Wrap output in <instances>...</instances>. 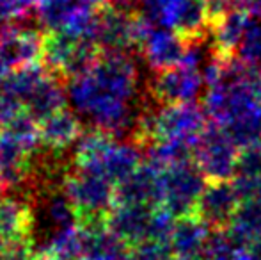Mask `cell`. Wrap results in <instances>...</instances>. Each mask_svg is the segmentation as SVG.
Listing matches in <instances>:
<instances>
[{"instance_id": "obj_1", "label": "cell", "mask_w": 261, "mask_h": 260, "mask_svg": "<svg viewBox=\"0 0 261 260\" xmlns=\"http://www.w3.org/2000/svg\"><path fill=\"white\" fill-rule=\"evenodd\" d=\"M139 69L128 52H101L68 84L73 109L93 125L116 137L135 141L148 105H139Z\"/></svg>"}, {"instance_id": "obj_2", "label": "cell", "mask_w": 261, "mask_h": 260, "mask_svg": "<svg viewBox=\"0 0 261 260\" xmlns=\"http://www.w3.org/2000/svg\"><path fill=\"white\" fill-rule=\"evenodd\" d=\"M41 150L39 123L25 107L0 134V187L20 189L34 178Z\"/></svg>"}, {"instance_id": "obj_3", "label": "cell", "mask_w": 261, "mask_h": 260, "mask_svg": "<svg viewBox=\"0 0 261 260\" xmlns=\"http://www.w3.org/2000/svg\"><path fill=\"white\" fill-rule=\"evenodd\" d=\"M61 185L82 221L105 219L116 207V184L96 171L73 166L64 171Z\"/></svg>"}, {"instance_id": "obj_4", "label": "cell", "mask_w": 261, "mask_h": 260, "mask_svg": "<svg viewBox=\"0 0 261 260\" xmlns=\"http://www.w3.org/2000/svg\"><path fill=\"white\" fill-rule=\"evenodd\" d=\"M208 180L196 162H181L160 170V207L176 219L196 214L197 201Z\"/></svg>"}, {"instance_id": "obj_5", "label": "cell", "mask_w": 261, "mask_h": 260, "mask_svg": "<svg viewBox=\"0 0 261 260\" xmlns=\"http://www.w3.org/2000/svg\"><path fill=\"white\" fill-rule=\"evenodd\" d=\"M103 50L96 41L86 38H73L64 32L48 31L43 45L45 66L61 80H71L84 73Z\"/></svg>"}, {"instance_id": "obj_6", "label": "cell", "mask_w": 261, "mask_h": 260, "mask_svg": "<svg viewBox=\"0 0 261 260\" xmlns=\"http://www.w3.org/2000/svg\"><path fill=\"white\" fill-rule=\"evenodd\" d=\"M240 146L220 125L212 122L199 135L194 150V162L199 166L208 182L233 180L237 177Z\"/></svg>"}, {"instance_id": "obj_7", "label": "cell", "mask_w": 261, "mask_h": 260, "mask_svg": "<svg viewBox=\"0 0 261 260\" xmlns=\"http://www.w3.org/2000/svg\"><path fill=\"white\" fill-rule=\"evenodd\" d=\"M206 82L201 69L178 64L155 72L149 82V97L158 105L194 104L203 94Z\"/></svg>"}, {"instance_id": "obj_8", "label": "cell", "mask_w": 261, "mask_h": 260, "mask_svg": "<svg viewBox=\"0 0 261 260\" xmlns=\"http://www.w3.org/2000/svg\"><path fill=\"white\" fill-rule=\"evenodd\" d=\"M45 34L38 29L23 27L18 23H7L0 27V52L14 69L38 64L43 61Z\"/></svg>"}, {"instance_id": "obj_9", "label": "cell", "mask_w": 261, "mask_h": 260, "mask_svg": "<svg viewBox=\"0 0 261 260\" xmlns=\"http://www.w3.org/2000/svg\"><path fill=\"white\" fill-rule=\"evenodd\" d=\"M155 210L156 207L149 205L117 203L105 218V223L114 235L130 248H135L149 241Z\"/></svg>"}, {"instance_id": "obj_10", "label": "cell", "mask_w": 261, "mask_h": 260, "mask_svg": "<svg viewBox=\"0 0 261 260\" xmlns=\"http://www.w3.org/2000/svg\"><path fill=\"white\" fill-rule=\"evenodd\" d=\"M240 203V195L233 180H213L208 182L206 189L197 201L196 216L210 228H226Z\"/></svg>"}, {"instance_id": "obj_11", "label": "cell", "mask_w": 261, "mask_h": 260, "mask_svg": "<svg viewBox=\"0 0 261 260\" xmlns=\"http://www.w3.org/2000/svg\"><path fill=\"white\" fill-rule=\"evenodd\" d=\"M189 41L171 27L151 25L141 45V54L153 72L183 64Z\"/></svg>"}, {"instance_id": "obj_12", "label": "cell", "mask_w": 261, "mask_h": 260, "mask_svg": "<svg viewBox=\"0 0 261 260\" xmlns=\"http://www.w3.org/2000/svg\"><path fill=\"white\" fill-rule=\"evenodd\" d=\"M34 214L25 198L18 195L0 196V244L4 251L16 243L32 239Z\"/></svg>"}, {"instance_id": "obj_13", "label": "cell", "mask_w": 261, "mask_h": 260, "mask_svg": "<svg viewBox=\"0 0 261 260\" xmlns=\"http://www.w3.org/2000/svg\"><path fill=\"white\" fill-rule=\"evenodd\" d=\"M134 203L160 207V168L148 159L116 187V205Z\"/></svg>"}, {"instance_id": "obj_14", "label": "cell", "mask_w": 261, "mask_h": 260, "mask_svg": "<svg viewBox=\"0 0 261 260\" xmlns=\"http://www.w3.org/2000/svg\"><path fill=\"white\" fill-rule=\"evenodd\" d=\"M43 150L48 153L62 155L73 143L82 137V122L69 107H62L54 114L39 120Z\"/></svg>"}, {"instance_id": "obj_15", "label": "cell", "mask_w": 261, "mask_h": 260, "mask_svg": "<svg viewBox=\"0 0 261 260\" xmlns=\"http://www.w3.org/2000/svg\"><path fill=\"white\" fill-rule=\"evenodd\" d=\"M212 228L196 214L176 219L171 241V255L176 260H203Z\"/></svg>"}, {"instance_id": "obj_16", "label": "cell", "mask_w": 261, "mask_h": 260, "mask_svg": "<svg viewBox=\"0 0 261 260\" xmlns=\"http://www.w3.org/2000/svg\"><path fill=\"white\" fill-rule=\"evenodd\" d=\"M251 14L240 7H233L222 14L220 18L213 20L212 23V41L220 56H234L240 46L244 34L247 31Z\"/></svg>"}, {"instance_id": "obj_17", "label": "cell", "mask_w": 261, "mask_h": 260, "mask_svg": "<svg viewBox=\"0 0 261 260\" xmlns=\"http://www.w3.org/2000/svg\"><path fill=\"white\" fill-rule=\"evenodd\" d=\"M86 228L84 223H76L68 228L54 230L43 243L39 255L50 260H84Z\"/></svg>"}, {"instance_id": "obj_18", "label": "cell", "mask_w": 261, "mask_h": 260, "mask_svg": "<svg viewBox=\"0 0 261 260\" xmlns=\"http://www.w3.org/2000/svg\"><path fill=\"white\" fill-rule=\"evenodd\" d=\"M229 134V137L240 148L251 146L261 141V105H252L231 116L224 125H220Z\"/></svg>"}, {"instance_id": "obj_19", "label": "cell", "mask_w": 261, "mask_h": 260, "mask_svg": "<svg viewBox=\"0 0 261 260\" xmlns=\"http://www.w3.org/2000/svg\"><path fill=\"white\" fill-rule=\"evenodd\" d=\"M43 219L52 228V232L54 230L68 228V226H73L82 221L79 210H76L73 201L64 193L62 185L54 189V191H48V195L45 196V201H43Z\"/></svg>"}, {"instance_id": "obj_20", "label": "cell", "mask_w": 261, "mask_h": 260, "mask_svg": "<svg viewBox=\"0 0 261 260\" xmlns=\"http://www.w3.org/2000/svg\"><path fill=\"white\" fill-rule=\"evenodd\" d=\"M227 228L238 237L244 244L261 237V201L245 200L234 212Z\"/></svg>"}, {"instance_id": "obj_21", "label": "cell", "mask_w": 261, "mask_h": 260, "mask_svg": "<svg viewBox=\"0 0 261 260\" xmlns=\"http://www.w3.org/2000/svg\"><path fill=\"white\" fill-rule=\"evenodd\" d=\"M237 56L245 63L261 68V16L258 14H251L247 31L238 46Z\"/></svg>"}, {"instance_id": "obj_22", "label": "cell", "mask_w": 261, "mask_h": 260, "mask_svg": "<svg viewBox=\"0 0 261 260\" xmlns=\"http://www.w3.org/2000/svg\"><path fill=\"white\" fill-rule=\"evenodd\" d=\"M43 0H0V25L16 23L36 11Z\"/></svg>"}, {"instance_id": "obj_23", "label": "cell", "mask_w": 261, "mask_h": 260, "mask_svg": "<svg viewBox=\"0 0 261 260\" xmlns=\"http://www.w3.org/2000/svg\"><path fill=\"white\" fill-rule=\"evenodd\" d=\"M23 109H25V105L21 104V102H18L16 98L9 97V94L0 91V134L7 129V125H9Z\"/></svg>"}, {"instance_id": "obj_24", "label": "cell", "mask_w": 261, "mask_h": 260, "mask_svg": "<svg viewBox=\"0 0 261 260\" xmlns=\"http://www.w3.org/2000/svg\"><path fill=\"white\" fill-rule=\"evenodd\" d=\"M240 9L247 11L249 14H258L261 16V0H234Z\"/></svg>"}, {"instance_id": "obj_25", "label": "cell", "mask_w": 261, "mask_h": 260, "mask_svg": "<svg viewBox=\"0 0 261 260\" xmlns=\"http://www.w3.org/2000/svg\"><path fill=\"white\" fill-rule=\"evenodd\" d=\"M247 253L251 260H261V237L247 244Z\"/></svg>"}, {"instance_id": "obj_26", "label": "cell", "mask_w": 261, "mask_h": 260, "mask_svg": "<svg viewBox=\"0 0 261 260\" xmlns=\"http://www.w3.org/2000/svg\"><path fill=\"white\" fill-rule=\"evenodd\" d=\"M11 73H13V68H11L9 63L6 61V57H4L2 52H0V86L6 82V79L11 75Z\"/></svg>"}, {"instance_id": "obj_27", "label": "cell", "mask_w": 261, "mask_h": 260, "mask_svg": "<svg viewBox=\"0 0 261 260\" xmlns=\"http://www.w3.org/2000/svg\"><path fill=\"white\" fill-rule=\"evenodd\" d=\"M84 4H87V6L94 7V9H98V7L105 6L107 2H110V0H82Z\"/></svg>"}, {"instance_id": "obj_28", "label": "cell", "mask_w": 261, "mask_h": 260, "mask_svg": "<svg viewBox=\"0 0 261 260\" xmlns=\"http://www.w3.org/2000/svg\"><path fill=\"white\" fill-rule=\"evenodd\" d=\"M32 260H50V258H46V257H43V255H39V253H38Z\"/></svg>"}, {"instance_id": "obj_29", "label": "cell", "mask_w": 261, "mask_h": 260, "mask_svg": "<svg viewBox=\"0 0 261 260\" xmlns=\"http://www.w3.org/2000/svg\"><path fill=\"white\" fill-rule=\"evenodd\" d=\"M165 260H176L174 257H169V258H165Z\"/></svg>"}, {"instance_id": "obj_30", "label": "cell", "mask_w": 261, "mask_h": 260, "mask_svg": "<svg viewBox=\"0 0 261 260\" xmlns=\"http://www.w3.org/2000/svg\"><path fill=\"white\" fill-rule=\"evenodd\" d=\"M0 260H2V257H0Z\"/></svg>"}]
</instances>
